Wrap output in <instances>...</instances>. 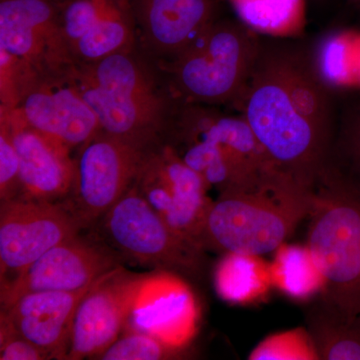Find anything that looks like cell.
<instances>
[{"instance_id":"obj_21","label":"cell","mask_w":360,"mask_h":360,"mask_svg":"<svg viewBox=\"0 0 360 360\" xmlns=\"http://www.w3.org/2000/svg\"><path fill=\"white\" fill-rule=\"evenodd\" d=\"M271 284L269 267L255 255L226 253L215 271V288L227 302H252Z\"/></svg>"},{"instance_id":"obj_7","label":"cell","mask_w":360,"mask_h":360,"mask_svg":"<svg viewBox=\"0 0 360 360\" xmlns=\"http://www.w3.org/2000/svg\"><path fill=\"white\" fill-rule=\"evenodd\" d=\"M158 148L99 130L80 146L72 188L61 205L82 229L92 227L134 186L149 153Z\"/></svg>"},{"instance_id":"obj_5","label":"cell","mask_w":360,"mask_h":360,"mask_svg":"<svg viewBox=\"0 0 360 360\" xmlns=\"http://www.w3.org/2000/svg\"><path fill=\"white\" fill-rule=\"evenodd\" d=\"M70 68L40 71L13 58L1 59V108L72 149L92 139L99 124L71 80Z\"/></svg>"},{"instance_id":"obj_12","label":"cell","mask_w":360,"mask_h":360,"mask_svg":"<svg viewBox=\"0 0 360 360\" xmlns=\"http://www.w3.org/2000/svg\"><path fill=\"white\" fill-rule=\"evenodd\" d=\"M0 51L40 71H65L75 59L54 0H1Z\"/></svg>"},{"instance_id":"obj_18","label":"cell","mask_w":360,"mask_h":360,"mask_svg":"<svg viewBox=\"0 0 360 360\" xmlns=\"http://www.w3.org/2000/svg\"><path fill=\"white\" fill-rule=\"evenodd\" d=\"M321 174L338 180L360 198V99L342 106L338 101L335 135Z\"/></svg>"},{"instance_id":"obj_25","label":"cell","mask_w":360,"mask_h":360,"mask_svg":"<svg viewBox=\"0 0 360 360\" xmlns=\"http://www.w3.org/2000/svg\"><path fill=\"white\" fill-rule=\"evenodd\" d=\"M105 0H65L61 4V26L68 44L89 32L103 14Z\"/></svg>"},{"instance_id":"obj_3","label":"cell","mask_w":360,"mask_h":360,"mask_svg":"<svg viewBox=\"0 0 360 360\" xmlns=\"http://www.w3.org/2000/svg\"><path fill=\"white\" fill-rule=\"evenodd\" d=\"M260 40L262 35L239 20H217L160 68L180 101L234 106L245 91Z\"/></svg>"},{"instance_id":"obj_26","label":"cell","mask_w":360,"mask_h":360,"mask_svg":"<svg viewBox=\"0 0 360 360\" xmlns=\"http://www.w3.org/2000/svg\"><path fill=\"white\" fill-rule=\"evenodd\" d=\"M20 156L14 146L11 129L0 117V200L18 198L20 193Z\"/></svg>"},{"instance_id":"obj_6","label":"cell","mask_w":360,"mask_h":360,"mask_svg":"<svg viewBox=\"0 0 360 360\" xmlns=\"http://www.w3.org/2000/svg\"><path fill=\"white\" fill-rule=\"evenodd\" d=\"M96 224L101 240L122 258L186 276L202 269L205 250L174 231L135 184Z\"/></svg>"},{"instance_id":"obj_24","label":"cell","mask_w":360,"mask_h":360,"mask_svg":"<svg viewBox=\"0 0 360 360\" xmlns=\"http://www.w3.org/2000/svg\"><path fill=\"white\" fill-rule=\"evenodd\" d=\"M251 359H316V352L309 333L288 331L271 336L260 343L250 355Z\"/></svg>"},{"instance_id":"obj_9","label":"cell","mask_w":360,"mask_h":360,"mask_svg":"<svg viewBox=\"0 0 360 360\" xmlns=\"http://www.w3.org/2000/svg\"><path fill=\"white\" fill-rule=\"evenodd\" d=\"M122 257L101 239L77 234L46 251L13 279L1 281L2 309L39 291H77L92 285Z\"/></svg>"},{"instance_id":"obj_15","label":"cell","mask_w":360,"mask_h":360,"mask_svg":"<svg viewBox=\"0 0 360 360\" xmlns=\"http://www.w3.org/2000/svg\"><path fill=\"white\" fill-rule=\"evenodd\" d=\"M196 321L188 285L174 272L158 269L142 286L123 331L148 333L181 347L195 333Z\"/></svg>"},{"instance_id":"obj_20","label":"cell","mask_w":360,"mask_h":360,"mask_svg":"<svg viewBox=\"0 0 360 360\" xmlns=\"http://www.w3.org/2000/svg\"><path fill=\"white\" fill-rule=\"evenodd\" d=\"M238 20L262 37H296L304 27V0H229Z\"/></svg>"},{"instance_id":"obj_23","label":"cell","mask_w":360,"mask_h":360,"mask_svg":"<svg viewBox=\"0 0 360 360\" xmlns=\"http://www.w3.org/2000/svg\"><path fill=\"white\" fill-rule=\"evenodd\" d=\"M180 347L148 333L127 331L97 357L101 360H160L172 359Z\"/></svg>"},{"instance_id":"obj_14","label":"cell","mask_w":360,"mask_h":360,"mask_svg":"<svg viewBox=\"0 0 360 360\" xmlns=\"http://www.w3.org/2000/svg\"><path fill=\"white\" fill-rule=\"evenodd\" d=\"M20 156V195L60 202L68 198L75 176V158L63 142L28 127L13 111L1 108Z\"/></svg>"},{"instance_id":"obj_10","label":"cell","mask_w":360,"mask_h":360,"mask_svg":"<svg viewBox=\"0 0 360 360\" xmlns=\"http://www.w3.org/2000/svg\"><path fill=\"white\" fill-rule=\"evenodd\" d=\"M82 231V225L60 202L22 196L1 201V278L7 274L15 276L46 251Z\"/></svg>"},{"instance_id":"obj_2","label":"cell","mask_w":360,"mask_h":360,"mask_svg":"<svg viewBox=\"0 0 360 360\" xmlns=\"http://www.w3.org/2000/svg\"><path fill=\"white\" fill-rule=\"evenodd\" d=\"M314 189L276 168L225 189L206 215L201 248L255 257L276 251L309 217Z\"/></svg>"},{"instance_id":"obj_27","label":"cell","mask_w":360,"mask_h":360,"mask_svg":"<svg viewBox=\"0 0 360 360\" xmlns=\"http://www.w3.org/2000/svg\"><path fill=\"white\" fill-rule=\"evenodd\" d=\"M0 359L44 360L49 359L32 341L21 335L13 324L1 314L0 317Z\"/></svg>"},{"instance_id":"obj_19","label":"cell","mask_w":360,"mask_h":360,"mask_svg":"<svg viewBox=\"0 0 360 360\" xmlns=\"http://www.w3.org/2000/svg\"><path fill=\"white\" fill-rule=\"evenodd\" d=\"M307 323L319 359L360 360V315L345 319L319 300L307 315Z\"/></svg>"},{"instance_id":"obj_13","label":"cell","mask_w":360,"mask_h":360,"mask_svg":"<svg viewBox=\"0 0 360 360\" xmlns=\"http://www.w3.org/2000/svg\"><path fill=\"white\" fill-rule=\"evenodd\" d=\"M217 9L215 0H135L137 47L158 66L165 65L217 20Z\"/></svg>"},{"instance_id":"obj_8","label":"cell","mask_w":360,"mask_h":360,"mask_svg":"<svg viewBox=\"0 0 360 360\" xmlns=\"http://www.w3.org/2000/svg\"><path fill=\"white\" fill-rule=\"evenodd\" d=\"M139 193L174 231L200 245L212 201L200 174L167 143L151 151L134 182Z\"/></svg>"},{"instance_id":"obj_22","label":"cell","mask_w":360,"mask_h":360,"mask_svg":"<svg viewBox=\"0 0 360 360\" xmlns=\"http://www.w3.org/2000/svg\"><path fill=\"white\" fill-rule=\"evenodd\" d=\"M270 265L271 283L286 295L298 300L321 296L324 281L309 248L281 245Z\"/></svg>"},{"instance_id":"obj_11","label":"cell","mask_w":360,"mask_h":360,"mask_svg":"<svg viewBox=\"0 0 360 360\" xmlns=\"http://www.w3.org/2000/svg\"><path fill=\"white\" fill-rule=\"evenodd\" d=\"M150 274H135L120 265L90 286L75 314L68 360L97 359L122 335Z\"/></svg>"},{"instance_id":"obj_28","label":"cell","mask_w":360,"mask_h":360,"mask_svg":"<svg viewBox=\"0 0 360 360\" xmlns=\"http://www.w3.org/2000/svg\"><path fill=\"white\" fill-rule=\"evenodd\" d=\"M352 2H356V4H360V0H352Z\"/></svg>"},{"instance_id":"obj_4","label":"cell","mask_w":360,"mask_h":360,"mask_svg":"<svg viewBox=\"0 0 360 360\" xmlns=\"http://www.w3.org/2000/svg\"><path fill=\"white\" fill-rule=\"evenodd\" d=\"M307 248L323 277L322 302L347 319L360 315V198L322 174L315 184Z\"/></svg>"},{"instance_id":"obj_16","label":"cell","mask_w":360,"mask_h":360,"mask_svg":"<svg viewBox=\"0 0 360 360\" xmlns=\"http://www.w3.org/2000/svg\"><path fill=\"white\" fill-rule=\"evenodd\" d=\"M90 286L77 291L27 293L2 309L1 314L49 359H68L75 314Z\"/></svg>"},{"instance_id":"obj_1","label":"cell","mask_w":360,"mask_h":360,"mask_svg":"<svg viewBox=\"0 0 360 360\" xmlns=\"http://www.w3.org/2000/svg\"><path fill=\"white\" fill-rule=\"evenodd\" d=\"M234 108L270 162L314 188L335 135L338 99L322 75L315 47L297 37H262Z\"/></svg>"},{"instance_id":"obj_17","label":"cell","mask_w":360,"mask_h":360,"mask_svg":"<svg viewBox=\"0 0 360 360\" xmlns=\"http://www.w3.org/2000/svg\"><path fill=\"white\" fill-rule=\"evenodd\" d=\"M136 45L129 0H105L101 18L72 45V54L77 63H94Z\"/></svg>"}]
</instances>
